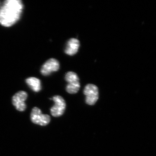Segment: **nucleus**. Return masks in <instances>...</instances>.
Instances as JSON below:
<instances>
[{
  "instance_id": "f257e3e1",
  "label": "nucleus",
  "mask_w": 156,
  "mask_h": 156,
  "mask_svg": "<svg viewBox=\"0 0 156 156\" xmlns=\"http://www.w3.org/2000/svg\"><path fill=\"white\" fill-rule=\"evenodd\" d=\"M23 9L20 0H7L0 8V24L5 27L14 25L19 20Z\"/></svg>"
},
{
  "instance_id": "f03ea898",
  "label": "nucleus",
  "mask_w": 156,
  "mask_h": 156,
  "mask_svg": "<svg viewBox=\"0 0 156 156\" xmlns=\"http://www.w3.org/2000/svg\"><path fill=\"white\" fill-rule=\"evenodd\" d=\"M65 80L68 83L66 91L70 94H75L80 88V80L77 75L73 72H69L65 76Z\"/></svg>"
},
{
  "instance_id": "6e6552de",
  "label": "nucleus",
  "mask_w": 156,
  "mask_h": 156,
  "mask_svg": "<svg viewBox=\"0 0 156 156\" xmlns=\"http://www.w3.org/2000/svg\"><path fill=\"white\" fill-rule=\"evenodd\" d=\"M80 46V41L78 39H70L67 42L65 52L67 55L73 56L78 52Z\"/></svg>"
},
{
  "instance_id": "423d86ee",
  "label": "nucleus",
  "mask_w": 156,
  "mask_h": 156,
  "mask_svg": "<svg viewBox=\"0 0 156 156\" xmlns=\"http://www.w3.org/2000/svg\"><path fill=\"white\" fill-rule=\"evenodd\" d=\"M27 98V94L23 91L16 93L12 98V103L17 110L23 112L26 108L25 101Z\"/></svg>"
},
{
  "instance_id": "20e7f679",
  "label": "nucleus",
  "mask_w": 156,
  "mask_h": 156,
  "mask_svg": "<svg viewBox=\"0 0 156 156\" xmlns=\"http://www.w3.org/2000/svg\"><path fill=\"white\" fill-rule=\"evenodd\" d=\"M86 95V101L89 105H94L98 99V88L93 84H88L84 90Z\"/></svg>"
},
{
  "instance_id": "0eeeda50",
  "label": "nucleus",
  "mask_w": 156,
  "mask_h": 156,
  "mask_svg": "<svg viewBox=\"0 0 156 156\" xmlns=\"http://www.w3.org/2000/svg\"><path fill=\"white\" fill-rule=\"evenodd\" d=\"M59 68V63L55 58H50L42 66L41 73L43 75L47 76L51 73L58 71Z\"/></svg>"
},
{
  "instance_id": "1a4fd4ad",
  "label": "nucleus",
  "mask_w": 156,
  "mask_h": 156,
  "mask_svg": "<svg viewBox=\"0 0 156 156\" xmlns=\"http://www.w3.org/2000/svg\"><path fill=\"white\" fill-rule=\"evenodd\" d=\"M27 84L34 92H38L41 89V82L39 79L35 77H30L26 80Z\"/></svg>"
},
{
  "instance_id": "7ed1b4c3",
  "label": "nucleus",
  "mask_w": 156,
  "mask_h": 156,
  "mask_svg": "<svg viewBox=\"0 0 156 156\" xmlns=\"http://www.w3.org/2000/svg\"><path fill=\"white\" fill-rule=\"evenodd\" d=\"M32 122L41 126L48 125L50 122V116L42 114L41 111L37 107H34L30 115Z\"/></svg>"
},
{
  "instance_id": "39448f33",
  "label": "nucleus",
  "mask_w": 156,
  "mask_h": 156,
  "mask_svg": "<svg viewBox=\"0 0 156 156\" xmlns=\"http://www.w3.org/2000/svg\"><path fill=\"white\" fill-rule=\"evenodd\" d=\"M54 105L50 109V112L53 117H58L64 113L66 107V104L64 99L59 95H56L52 98Z\"/></svg>"
}]
</instances>
